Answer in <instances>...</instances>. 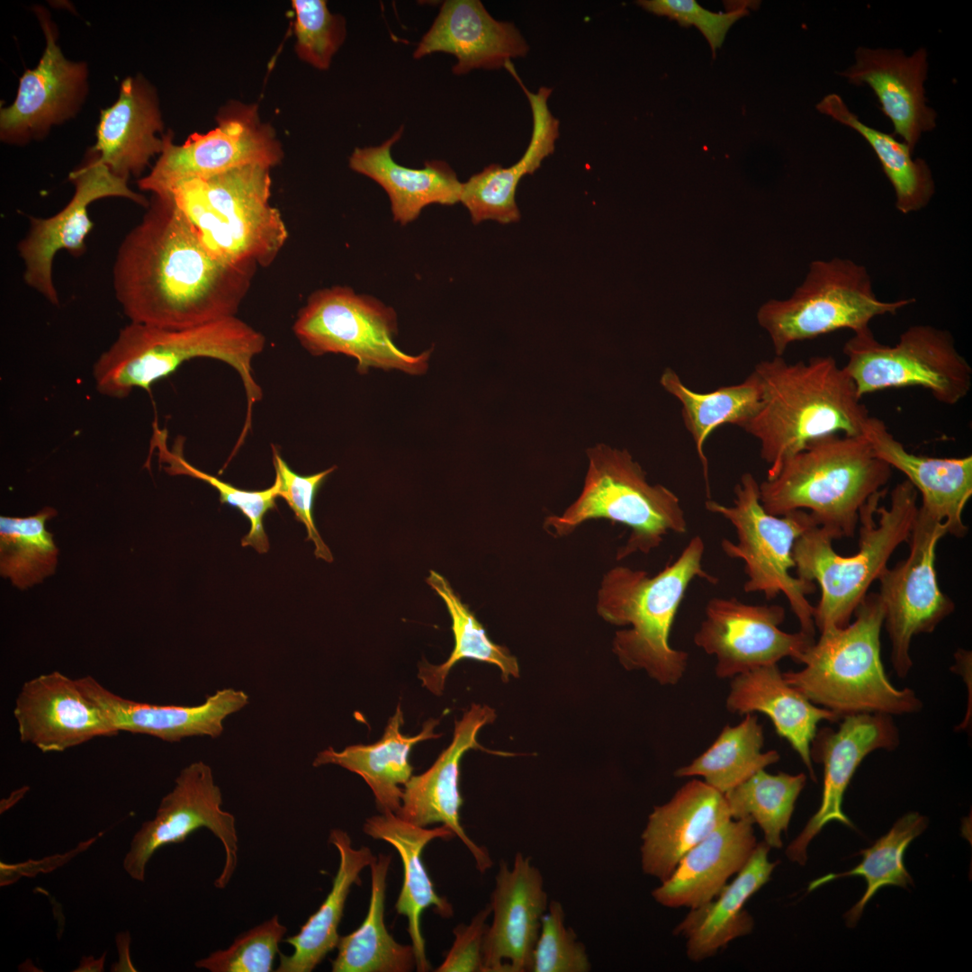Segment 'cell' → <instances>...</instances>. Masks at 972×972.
<instances>
[{
    "instance_id": "obj_1",
    "label": "cell",
    "mask_w": 972,
    "mask_h": 972,
    "mask_svg": "<svg viewBox=\"0 0 972 972\" xmlns=\"http://www.w3.org/2000/svg\"><path fill=\"white\" fill-rule=\"evenodd\" d=\"M147 209L112 267L114 294L130 322L179 329L236 316L256 270L214 257L170 198L153 195Z\"/></svg>"
},
{
    "instance_id": "obj_2",
    "label": "cell",
    "mask_w": 972,
    "mask_h": 972,
    "mask_svg": "<svg viewBox=\"0 0 972 972\" xmlns=\"http://www.w3.org/2000/svg\"><path fill=\"white\" fill-rule=\"evenodd\" d=\"M760 389L757 413L742 427L755 437L774 478L783 463L809 442L830 434L863 435L870 417L855 384L831 356L787 362L782 356L758 363Z\"/></svg>"
},
{
    "instance_id": "obj_3",
    "label": "cell",
    "mask_w": 972,
    "mask_h": 972,
    "mask_svg": "<svg viewBox=\"0 0 972 972\" xmlns=\"http://www.w3.org/2000/svg\"><path fill=\"white\" fill-rule=\"evenodd\" d=\"M704 552L703 539L695 536L679 557L655 575L622 565L604 574L596 608L606 622L629 626L616 631L612 641V651L626 670H644L663 686L676 685L684 676L688 653L671 647L669 637L691 581H718L703 568Z\"/></svg>"
},
{
    "instance_id": "obj_4",
    "label": "cell",
    "mask_w": 972,
    "mask_h": 972,
    "mask_svg": "<svg viewBox=\"0 0 972 972\" xmlns=\"http://www.w3.org/2000/svg\"><path fill=\"white\" fill-rule=\"evenodd\" d=\"M265 346V336L236 316L179 329L130 322L99 356L93 374L101 394L122 399L134 389L149 391L154 382L174 374L188 360L208 357L221 361L236 370L246 392L242 442L250 428L253 405L263 397L253 375L252 362Z\"/></svg>"
},
{
    "instance_id": "obj_5",
    "label": "cell",
    "mask_w": 972,
    "mask_h": 972,
    "mask_svg": "<svg viewBox=\"0 0 972 972\" xmlns=\"http://www.w3.org/2000/svg\"><path fill=\"white\" fill-rule=\"evenodd\" d=\"M887 490L868 498L859 512V551L838 554L832 538L814 525L794 543L792 558L797 577L817 582L821 598L814 607V626L820 632L844 627L868 595L870 585L887 569V562L899 544L907 542L918 510V492L907 481L891 491L889 507L879 506Z\"/></svg>"
},
{
    "instance_id": "obj_6",
    "label": "cell",
    "mask_w": 972,
    "mask_h": 972,
    "mask_svg": "<svg viewBox=\"0 0 972 972\" xmlns=\"http://www.w3.org/2000/svg\"><path fill=\"white\" fill-rule=\"evenodd\" d=\"M891 473L863 435L830 434L809 442L760 483V500L771 515L806 510L832 540L850 537L860 508L885 489Z\"/></svg>"
},
{
    "instance_id": "obj_7",
    "label": "cell",
    "mask_w": 972,
    "mask_h": 972,
    "mask_svg": "<svg viewBox=\"0 0 972 972\" xmlns=\"http://www.w3.org/2000/svg\"><path fill=\"white\" fill-rule=\"evenodd\" d=\"M855 621L831 626L804 652L798 671L783 672L785 680L812 703L841 718L862 713L890 716L920 711L915 692L898 689L889 681L880 657V632L885 609L878 594L870 593L856 608Z\"/></svg>"
},
{
    "instance_id": "obj_8",
    "label": "cell",
    "mask_w": 972,
    "mask_h": 972,
    "mask_svg": "<svg viewBox=\"0 0 972 972\" xmlns=\"http://www.w3.org/2000/svg\"><path fill=\"white\" fill-rule=\"evenodd\" d=\"M271 167L248 165L180 183L166 196L205 248L222 263L256 270L270 266L288 230L271 198Z\"/></svg>"
},
{
    "instance_id": "obj_9",
    "label": "cell",
    "mask_w": 972,
    "mask_h": 972,
    "mask_svg": "<svg viewBox=\"0 0 972 972\" xmlns=\"http://www.w3.org/2000/svg\"><path fill=\"white\" fill-rule=\"evenodd\" d=\"M582 490L562 515L549 516L544 527L556 537L571 535L588 520L620 523L631 532L616 559L649 554L670 533L685 534L688 523L680 498L662 484H651L626 449L599 444L587 450Z\"/></svg>"
},
{
    "instance_id": "obj_10",
    "label": "cell",
    "mask_w": 972,
    "mask_h": 972,
    "mask_svg": "<svg viewBox=\"0 0 972 972\" xmlns=\"http://www.w3.org/2000/svg\"><path fill=\"white\" fill-rule=\"evenodd\" d=\"M913 298L878 299L867 268L850 259L814 260L790 297L771 299L758 310L759 325L768 333L775 355L782 356L795 342L841 329L854 334L870 329L878 316L896 315Z\"/></svg>"
},
{
    "instance_id": "obj_11",
    "label": "cell",
    "mask_w": 972,
    "mask_h": 972,
    "mask_svg": "<svg viewBox=\"0 0 972 972\" xmlns=\"http://www.w3.org/2000/svg\"><path fill=\"white\" fill-rule=\"evenodd\" d=\"M733 505L706 500L709 512L728 520L737 542L722 539L721 548L730 558L744 562L746 593L761 592L767 599L783 593L800 624V631L814 635V607L806 598L815 584L793 576L792 547L810 526L817 525L810 513L797 509L782 516L768 513L760 500V484L751 472L742 474L734 489Z\"/></svg>"
},
{
    "instance_id": "obj_12",
    "label": "cell",
    "mask_w": 972,
    "mask_h": 972,
    "mask_svg": "<svg viewBox=\"0 0 972 972\" xmlns=\"http://www.w3.org/2000/svg\"><path fill=\"white\" fill-rule=\"evenodd\" d=\"M842 351L847 357L843 368L860 398L887 389L920 387L937 401L952 406L971 389L972 368L946 329L914 325L895 345L880 343L868 329L854 334Z\"/></svg>"
},
{
    "instance_id": "obj_13",
    "label": "cell",
    "mask_w": 972,
    "mask_h": 972,
    "mask_svg": "<svg viewBox=\"0 0 972 972\" xmlns=\"http://www.w3.org/2000/svg\"><path fill=\"white\" fill-rule=\"evenodd\" d=\"M397 328L393 308L339 285L312 292L292 327L301 345L311 355L351 356L360 374L372 367L425 373L432 349L417 356L405 353L394 342Z\"/></svg>"
},
{
    "instance_id": "obj_14",
    "label": "cell",
    "mask_w": 972,
    "mask_h": 972,
    "mask_svg": "<svg viewBox=\"0 0 972 972\" xmlns=\"http://www.w3.org/2000/svg\"><path fill=\"white\" fill-rule=\"evenodd\" d=\"M217 126L194 133L175 145L172 133L164 135V148L139 187L166 197L174 187L191 179H204L248 165L273 168L284 157L274 129L259 117L257 105L233 101L217 115Z\"/></svg>"
},
{
    "instance_id": "obj_15",
    "label": "cell",
    "mask_w": 972,
    "mask_h": 972,
    "mask_svg": "<svg viewBox=\"0 0 972 972\" xmlns=\"http://www.w3.org/2000/svg\"><path fill=\"white\" fill-rule=\"evenodd\" d=\"M947 534L945 523L919 507L907 541L908 556L878 579L891 662L902 679L913 667V637L933 632L955 609L954 602L940 590L935 570L936 546Z\"/></svg>"
},
{
    "instance_id": "obj_16",
    "label": "cell",
    "mask_w": 972,
    "mask_h": 972,
    "mask_svg": "<svg viewBox=\"0 0 972 972\" xmlns=\"http://www.w3.org/2000/svg\"><path fill=\"white\" fill-rule=\"evenodd\" d=\"M221 806V790L211 767L202 760L187 765L161 799L155 816L133 835L122 861L124 870L132 879L143 882L147 865L158 849L182 842L196 830L206 828L224 849V865L214 886L225 888L237 868L238 839L235 816Z\"/></svg>"
},
{
    "instance_id": "obj_17",
    "label": "cell",
    "mask_w": 972,
    "mask_h": 972,
    "mask_svg": "<svg viewBox=\"0 0 972 972\" xmlns=\"http://www.w3.org/2000/svg\"><path fill=\"white\" fill-rule=\"evenodd\" d=\"M784 619L785 609L779 605L716 597L706 603L693 640L706 653L716 656L715 672L722 680L777 664L786 657L799 663L814 643V635L782 631L779 626Z\"/></svg>"
},
{
    "instance_id": "obj_18",
    "label": "cell",
    "mask_w": 972,
    "mask_h": 972,
    "mask_svg": "<svg viewBox=\"0 0 972 972\" xmlns=\"http://www.w3.org/2000/svg\"><path fill=\"white\" fill-rule=\"evenodd\" d=\"M68 178L75 186L69 202L53 216L30 217V229L17 245L24 265V282L53 305L59 303L52 276L54 257L63 249L76 256L85 251L86 238L93 228L87 206L112 196L129 199L146 208L149 203L144 195L129 187L128 180L115 176L95 153Z\"/></svg>"
},
{
    "instance_id": "obj_19",
    "label": "cell",
    "mask_w": 972,
    "mask_h": 972,
    "mask_svg": "<svg viewBox=\"0 0 972 972\" xmlns=\"http://www.w3.org/2000/svg\"><path fill=\"white\" fill-rule=\"evenodd\" d=\"M842 720L837 730H817L811 742L812 761L824 765V788L817 812L786 850L788 858L800 865L807 860L808 844L828 823L838 821L854 827L842 806L849 783L864 758L877 750L893 751L899 745V732L890 715L862 713Z\"/></svg>"
},
{
    "instance_id": "obj_20",
    "label": "cell",
    "mask_w": 972,
    "mask_h": 972,
    "mask_svg": "<svg viewBox=\"0 0 972 972\" xmlns=\"http://www.w3.org/2000/svg\"><path fill=\"white\" fill-rule=\"evenodd\" d=\"M491 924L482 942V972L531 971L541 920L548 908L540 870L518 852L500 864L490 896Z\"/></svg>"
},
{
    "instance_id": "obj_21",
    "label": "cell",
    "mask_w": 972,
    "mask_h": 972,
    "mask_svg": "<svg viewBox=\"0 0 972 972\" xmlns=\"http://www.w3.org/2000/svg\"><path fill=\"white\" fill-rule=\"evenodd\" d=\"M20 740L42 752H61L96 737L120 732L80 689L76 679L59 671L24 682L14 704Z\"/></svg>"
},
{
    "instance_id": "obj_22",
    "label": "cell",
    "mask_w": 972,
    "mask_h": 972,
    "mask_svg": "<svg viewBox=\"0 0 972 972\" xmlns=\"http://www.w3.org/2000/svg\"><path fill=\"white\" fill-rule=\"evenodd\" d=\"M44 10L36 11L46 37L39 64L20 78L17 95L1 108L2 141L25 143L48 133L52 125L72 117L86 96L87 68L68 60L57 44L56 33Z\"/></svg>"
},
{
    "instance_id": "obj_23",
    "label": "cell",
    "mask_w": 972,
    "mask_h": 972,
    "mask_svg": "<svg viewBox=\"0 0 972 972\" xmlns=\"http://www.w3.org/2000/svg\"><path fill=\"white\" fill-rule=\"evenodd\" d=\"M496 719L495 710L485 705L472 704L459 721H455L453 740L433 765L425 772L411 776L403 787L399 815L415 825L427 827L442 824L449 827L474 859L482 873L492 867L489 850L476 844L460 822L463 798L459 790L460 762L472 749H484L477 741L479 731Z\"/></svg>"
},
{
    "instance_id": "obj_24",
    "label": "cell",
    "mask_w": 972,
    "mask_h": 972,
    "mask_svg": "<svg viewBox=\"0 0 972 972\" xmlns=\"http://www.w3.org/2000/svg\"><path fill=\"white\" fill-rule=\"evenodd\" d=\"M76 681L119 732L147 734L169 742L194 736L219 737L224 720L249 702L243 690L226 688L197 706L153 705L122 698L91 676Z\"/></svg>"
},
{
    "instance_id": "obj_25",
    "label": "cell",
    "mask_w": 972,
    "mask_h": 972,
    "mask_svg": "<svg viewBox=\"0 0 972 972\" xmlns=\"http://www.w3.org/2000/svg\"><path fill=\"white\" fill-rule=\"evenodd\" d=\"M529 50L511 22L494 19L479 0H447L430 29L418 42L413 57L435 52L454 55L453 73L472 69H499L511 58L525 57Z\"/></svg>"
},
{
    "instance_id": "obj_26",
    "label": "cell",
    "mask_w": 972,
    "mask_h": 972,
    "mask_svg": "<svg viewBox=\"0 0 972 972\" xmlns=\"http://www.w3.org/2000/svg\"><path fill=\"white\" fill-rule=\"evenodd\" d=\"M855 63L839 74L850 84L868 85L895 134L914 151L921 135L936 125V112L927 105L923 82L928 62L925 49L906 56L900 50L859 47Z\"/></svg>"
},
{
    "instance_id": "obj_27",
    "label": "cell",
    "mask_w": 972,
    "mask_h": 972,
    "mask_svg": "<svg viewBox=\"0 0 972 972\" xmlns=\"http://www.w3.org/2000/svg\"><path fill=\"white\" fill-rule=\"evenodd\" d=\"M731 819L724 794L705 781L687 782L648 817L642 834L643 871L665 881L688 850Z\"/></svg>"
},
{
    "instance_id": "obj_28",
    "label": "cell",
    "mask_w": 972,
    "mask_h": 972,
    "mask_svg": "<svg viewBox=\"0 0 972 972\" xmlns=\"http://www.w3.org/2000/svg\"><path fill=\"white\" fill-rule=\"evenodd\" d=\"M874 453L899 470L922 496V509L945 523L948 534L963 537L968 527L964 508L972 496V455L933 457L906 450L879 418L870 416L863 428Z\"/></svg>"
},
{
    "instance_id": "obj_29",
    "label": "cell",
    "mask_w": 972,
    "mask_h": 972,
    "mask_svg": "<svg viewBox=\"0 0 972 972\" xmlns=\"http://www.w3.org/2000/svg\"><path fill=\"white\" fill-rule=\"evenodd\" d=\"M507 68L526 94L533 116V131L522 158L508 167L491 164L462 184L460 202L467 208L472 220L478 224L495 220L502 224L518 221L520 212L516 203V191L523 176L533 174L542 161L554 153L559 137V120L551 113L547 101L551 88L540 87L530 92L518 76L513 64Z\"/></svg>"
},
{
    "instance_id": "obj_30",
    "label": "cell",
    "mask_w": 972,
    "mask_h": 972,
    "mask_svg": "<svg viewBox=\"0 0 972 972\" xmlns=\"http://www.w3.org/2000/svg\"><path fill=\"white\" fill-rule=\"evenodd\" d=\"M162 114L155 89L142 76L122 81L117 101L102 111L93 151L117 176H140L164 148Z\"/></svg>"
},
{
    "instance_id": "obj_31",
    "label": "cell",
    "mask_w": 972,
    "mask_h": 972,
    "mask_svg": "<svg viewBox=\"0 0 972 972\" xmlns=\"http://www.w3.org/2000/svg\"><path fill=\"white\" fill-rule=\"evenodd\" d=\"M757 845L753 822L729 820L688 850L652 895L660 904L697 908L715 898Z\"/></svg>"
},
{
    "instance_id": "obj_32",
    "label": "cell",
    "mask_w": 972,
    "mask_h": 972,
    "mask_svg": "<svg viewBox=\"0 0 972 972\" xmlns=\"http://www.w3.org/2000/svg\"><path fill=\"white\" fill-rule=\"evenodd\" d=\"M365 834L374 840L391 844L400 857L403 866V883L395 904L399 914L408 920V933L414 949L416 968L426 972L431 968L427 958L425 940L420 930L422 912L433 906L442 918H451L454 908L446 898L438 896L421 860L425 847L433 840H451L455 837L446 825L427 828L409 823L392 812L381 813L367 818L363 825Z\"/></svg>"
},
{
    "instance_id": "obj_33",
    "label": "cell",
    "mask_w": 972,
    "mask_h": 972,
    "mask_svg": "<svg viewBox=\"0 0 972 972\" xmlns=\"http://www.w3.org/2000/svg\"><path fill=\"white\" fill-rule=\"evenodd\" d=\"M728 711L738 715L762 713L768 716L776 733L786 739L815 780L810 755L811 742L822 720L840 722L841 717L818 707L788 684L777 664H770L732 678L726 698Z\"/></svg>"
},
{
    "instance_id": "obj_34",
    "label": "cell",
    "mask_w": 972,
    "mask_h": 972,
    "mask_svg": "<svg viewBox=\"0 0 972 972\" xmlns=\"http://www.w3.org/2000/svg\"><path fill=\"white\" fill-rule=\"evenodd\" d=\"M402 133L400 127L380 146L355 148L349 166L383 188L394 221L406 225L418 219L429 204L453 205L460 202L462 183L445 161H427L420 169L395 162L391 150Z\"/></svg>"
},
{
    "instance_id": "obj_35",
    "label": "cell",
    "mask_w": 972,
    "mask_h": 972,
    "mask_svg": "<svg viewBox=\"0 0 972 972\" xmlns=\"http://www.w3.org/2000/svg\"><path fill=\"white\" fill-rule=\"evenodd\" d=\"M770 849L765 842L757 843L732 883L726 884L716 899L691 909L676 926L674 933L687 939L689 959H706L731 940L752 931L753 919L743 905L770 880L778 864L769 860Z\"/></svg>"
},
{
    "instance_id": "obj_36",
    "label": "cell",
    "mask_w": 972,
    "mask_h": 972,
    "mask_svg": "<svg viewBox=\"0 0 972 972\" xmlns=\"http://www.w3.org/2000/svg\"><path fill=\"white\" fill-rule=\"evenodd\" d=\"M403 723V712L398 705L379 741L349 745L340 752L328 747L317 754L313 766L335 764L359 775L371 788L379 811L397 814L401 806V786L412 776L409 760L411 749L419 742L440 735L434 733L439 724L437 719L426 721L422 730L413 736L400 732Z\"/></svg>"
},
{
    "instance_id": "obj_37",
    "label": "cell",
    "mask_w": 972,
    "mask_h": 972,
    "mask_svg": "<svg viewBox=\"0 0 972 972\" xmlns=\"http://www.w3.org/2000/svg\"><path fill=\"white\" fill-rule=\"evenodd\" d=\"M328 842L338 851L339 865L332 887L320 908L309 917L298 933L284 940L292 946L290 955L280 953L277 972H310L337 948L338 926L353 885H361L362 870L376 856L366 846L353 847L348 833L341 829L329 832Z\"/></svg>"
},
{
    "instance_id": "obj_38",
    "label": "cell",
    "mask_w": 972,
    "mask_h": 972,
    "mask_svg": "<svg viewBox=\"0 0 972 972\" xmlns=\"http://www.w3.org/2000/svg\"><path fill=\"white\" fill-rule=\"evenodd\" d=\"M392 856L379 853L370 865L371 895L367 914L351 933L340 936L333 972H410L416 968L412 945L397 942L384 923L387 876Z\"/></svg>"
},
{
    "instance_id": "obj_39",
    "label": "cell",
    "mask_w": 972,
    "mask_h": 972,
    "mask_svg": "<svg viewBox=\"0 0 972 972\" xmlns=\"http://www.w3.org/2000/svg\"><path fill=\"white\" fill-rule=\"evenodd\" d=\"M660 384L681 403L682 419L694 441L709 496L705 443L718 427L731 424L742 428L757 413L761 394L759 378L752 371L739 383L721 386L709 392H698L684 384L673 369L667 367L660 377Z\"/></svg>"
},
{
    "instance_id": "obj_40",
    "label": "cell",
    "mask_w": 972,
    "mask_h": 972,
    "mask_svg": "<svg viewBox=\"0 0 972 972\" xmlns=\"http://www.w3.org/2000/svg\"><path fill=\"white\" fill-rule=\"evenodd\" d=\"M816 108L856 130L870 145L894 188L896 208L901 213L915 212L928 205L935 191L932 171L924 160L913 158V150L905 142L863 123L836 94L824 96Z\"/></svg>"
},
{
    "instance_id": "obj_41",
    "label": "cell",
    "mask_w": 972,
    "mask_h": 972,
    "mask_svg": "<svg viewBox=\"0 0 972 972\" xmlns=\"http://www.w3.org/2000/svg\"><path fill=\"white\" fill-rule=\"evenodd\" d=\"M426 582L445 602L452 621L454 646L444 663L433 665L424 662L418 665V677L423 687L435 695H440L450 670L464 659L497 666L503 681H508L510 677L518 678L520 670L517 658L507 647L490 639L482 623L468 605L462 601L449 581L431 570Z\"/></svg>"
},
{
    "instance_id": "obj_42",
    "label": "cell",
    "mask_w": 972,
    "mask_h": 972,
    "mask_svg": "<svg viewBox=\"0 0 972 972\" xmlns=\"http://www.w3.org/2000/svg\"><path fill=\"white\" fill-rule=\"evenodd\" d=\"M734 726L723 728L714 742L689 764L679 768V778L699 776L704 781L725 794L753 774L778 762V752H761L764 743L762 725L754 713L744 715Z\"/></svg>"
},
{
    "instance_id": "obj_43",
    "label": "cell",
    "mask_w": 972,
    "mask_h": 972,
    "mask_svg": "<svg viewBox=\"0 0 972 972\" xmlns=\"http://www.w3.org/2000/svg\"><path fill=\"white\" fill-rule=\"evenodd\" d=\"M928 819L919 813L905 814L870 848L860 850L863 858L859 865L846 872L828 874L813 881L809 891L836 878L862 877L867 883L865 893L844 915L846 924L855 926L865 905L881 887L897 886L907 888L909 884H913V878L904 864V856L908 845L926 829Z\"/></svg>"
},
{
    "instance_id": "obj_44",
    "label": "cell",
    "mask_w": 972,
    "mask_h": 972,
    "mask_svg": "<svg viewBox=\"0 0 972 972\" xmlns=\"http://www.w3.org/2000/svg\"><path fill=\"white\" fill-rule=\"evenodd\" d=\"M56 515L45 507L29 517H0V572L15 587L29 588L54 573L58 550L46 522Z\"/></svg>"
},
{
    "instance_id": "obj_45",
    "label": "cell",
    "mask_w": 972,
    "mask_h": 972,
    "mask_svg": "<svg viewBox=\"0 0 972 972\" xmlns=\"http://www.w3.org/2000/svg\"><path fill=\"white\" fill-rule=\"evenodd\" d=\"M806 781L804 773L770 774L765 769L760 770L724 794L731 817L757 823L763 832L764 842L770 848H781V833L788 830Z\"/></svg>"
},
{
    "instance_id": "obj_46",
    "label": "cell",
    "mask_w": 972,
    "mask_h": 972,
    "mask_svg": "<svg viewBox=\"0 0 972 972\" xmlns=\"http://www.w3.org/2000/svg\"><path fill=\"white\" fill-rule=\"evenodd\" d=\"M153 446L158 449L160 462L167 464L166 471L171 475H188L202 480L215 488L221 504H227L238 509L250 524L249 532L242 538V546H251L258 553H266L269 549L268 537L264 526L267 512L276 508L275 500L279 497L278 483L262 490H246L238 489L211 474L203 472L185 461L182 445H175L172 450L166 446V433L158 428L154 430Z\"/></svg>"
},
{
    "instance_id": "obj_47",
    "label": "cell",
    "mask_w": 972,
    "mask_h": 972,
    "mask_svg": "<svg viewBox=\"0 0 972 972\" xmlns=\"http://www.w3.org/2000/svg\"><path fill=\"white\" fill-rule=\"evenodd\" d=\"M295 51L312 67L326 70L346 38V22L324 0H293Z\"/></svg>"
},
{
    "instance_id": "obj_48",
    "label": "cell",
    "mask_w": 972,
    "mask_h": 972,
    "mask_svg": "<svg viewBox=\"0 0 972 972\" xmlns=\"http://www.w3.org/2000/svg\"><path fill=\"white\" fill-rule=\"evenodd\" d=\"M287 929L277 915L238 936L225 950H219L195 962L211 972L273 971L279 943Z\"/></svg>"
},
{
    "instance_id": "obj_49",
    "label": "cell",
    "mask_w": 972,
    "mask_h": 972,
    "mask_svg": "<svg viewBox=\"0 0 972 972\" xmlns=\"http://www.w3.org/2000/svg\"><path fill=\"white\" fill-rule=\"evenodd\" d=\"M565 914L558 901H550L543 915L532 958V972H587L591 965L584 944L572 928L566 926Z\"/></svg>"
},
{
    "instance_id": "obj_50",
    "label": "cell",
    "mask_w": 972,
    "mask_h": 972,
    "mask_svg": "<svg viewBox=\"0 0 972 972\" xmlns=\"http://www.w3.org/2000/svg\"><path fill=\"white\" fill-rule=\"evenodd\" d=\"M273 464L279 497L287 502L294 512L296 520L305 526L306 540L313 542L315 556L331 562L332 554L321 538L314 522L313 507L319 489L336 466L310 475H302L291 469L274 446H273Z\"/></svg>"
},
{
    "instance_id": "obj_51",
    "label": "cell",
    "mask_w": 972,
    "mask_h": 972,
    "mask_svg": "<svg viewBox=\"0 0 972 972\" xmlns=\"http://www.w3.org/2000/svg\"><path fill=\"white\" fill-rule=\"evenodd\" d=\"M636 3L650 13L676 20L682 26L697 27L708 41L714 56L731 26L748 14L743 6L726 13H714L694 0H641Z\"/></svg>"
},
{
    "instance_id": "obj_52",
    "label": "cell",
    "mask_w": 972,
    "mask_h": 972,
    "mask_svg": "<svg viewBox=\"0 0 972 972\" xmlns=\"http://www.w3.org/2000/svg\"><path fill=\"white\" fill-rule=\"evenodd\" d=\"M491 914L488 904L469 924L459 923L453 930L454 943L436 972H482V942Z\"/></svg>"
}]
</instances>
